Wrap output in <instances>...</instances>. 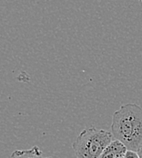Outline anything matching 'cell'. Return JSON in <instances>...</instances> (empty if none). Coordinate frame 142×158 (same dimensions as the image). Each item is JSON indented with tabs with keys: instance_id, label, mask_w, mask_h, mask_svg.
Masks as SVG:
<instances>
[{
	"instance_id": "obj_2",
	"label": "cell",
	"mask_w": 142,
	"mask_h": 158,
	"mask_svg": "<svg viewBox=\"0 0 142 158\" xmlns=\"http://www.w3.org/2000/svg\"><path fill=\"white\" fill-rule=\"evenodd\" d=\"M112 133L89 127L84 129L72 144L77 158H100L107 146L113 141Z\"/></svg>"
},
{
	"instance_id": "obj_5",
	"label": "cell",
	"mask_w": 142,
	"mask_h": 158,
	"mask_svg": "<svg viewBox=\"0 0 142 158\" xmlns=\"http://www.w3.org/2000/svg\"><path fill=\"white\" fill-rule=\"evenodd\" d=\"M125 158H140L139 156V155L137 154V152L135 151H130V150H128Z\"/></svg>"
},
{
	"instance_id": "obj_8",
	"label": "cell",
	"mask_w": 142,
	"mask_h": 158,
	"mask_svg": "<svg viewBox=\"0 0 142 158\" xmlns=\"http://www.w3.org/2000/svg\"><path fill=\"white\" fill-rule=\"evenodd\" d=\"M140 2H141V3H142V0H140Z\"/></svg>"
},
{
	"instance_id": "obj_7",
	"label": "cell",
	"mask_w": 142,
	"mask_h": 158,
	"mask_svg": "<svg viewBox=\"0 0 142 158\" xmlns=\"http://www.w3.org/2000/svg\"><path fill=\"white\" fill-rule=\"evenodd\" d=\"M45 158H53V157H45Z\"/></svg>"
},
{
	"instance_id": "obj_3",
	"label": "cell",
	"mask_w": 142,
	"mask_h": 158,
	"mask_svg": "<svg viewBox=\"0 0 142 158\" xmlns=\"http://www.w3.org/2000/svg\"><path fill=\"white\" fill-rule=\"evenodd\" d=\"M128 148L117 139L113 140L104 150L100 158H125Z\"/></svg>"
},
{
	"instance_id": "obj_6",
	"label": "cell",
	"mask_w": 142,
	"mask_h": 158,
	"mask_svg": "<svg viewBox=\"0 0 142 158\" xmlns=\"http://www.w3.org/2000/svg\"><path fill=\"white\" fill-rule=\"evenodd\" d=\"M137 154L139 155V156L140 158H142V143H141V145L140 146V148L137 150Z\"/></svg>"
},
{
	"instance_id": "obj_1",
	"label": "cell",
	"mask_w": 142,
	"mask_h": 158,
	"mask_svg": "<svg viewBox=\"0 0 142 158\" xmlns=\"http://www.w3.org/2000/svg\"><path fill=\"white\" fill-rule=\"evenodd\" d=\"M111 133L130 151L140 148L142 143V108L136 103L122 105L113 113Z\"/></svg>"
},
{
	"instance_id": "obj_4",
	"label": "cell",
	"mask_w": 142,
	"mask_h": 158,
	"mask_svg": "<svg viewBox=\"0 0 142 158\" xmlns=\"http://www.w3.org/2000/svg\"><path fill=\"white\" fill-rule=\"evenodd\" d=\"M9 158H43L39 147L35 145L27 150H16Z\"/></svg>"
}]
</instances>
